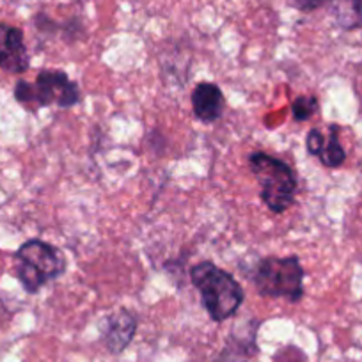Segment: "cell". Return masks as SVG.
Instances as JSON below:
<instances>
[{
  "instance_id": "277c9868",
  "label": "cell",
  "mask_w": 362,
  "mask_h": 362,
  "mask_svg": "<svg viewBox=\"0 0 362 362\" xmlns=\"http://www.w3.org/2000/svg\"><path fill=\"white\" fill-rule=\"evenodd\" d=\"M16 277L27 293L34 295L66 272V257L43 240H29L15 252Z\"/></svg>"
},
{
  "instance_id": "30bf717a",
  "label": "cell",
  "mask_w": 362,
  "mask_h": 362,
  "mask_svg": "<svg viewBox=\"0 0 362 362\" xmlns=\"http://www.w3.org/2000/svg\"><path fill=\"white\" fill-rule=\"evenodd\" d=\"M329 139L323 144L322 153L318 155L320 162L325 167H330V169H336V167H341L346 160V153H344V148L339 142V127L337 124H330L329 127Z\"/></svg>"
},
{
  "instance_id": "ba28073f",
  "label": "cell",
  "mask_w": 362,
  "mask_h": 362,
  "mask_svg": "<svg viewBox=\"0 0 362 362\" xmlns=\"http://www.w3.org/2000/svg\"><path fill=\"white\" fill-rule=\"evenodd\" d=\"M226 107L224 93L214 82L197 83L192 90V112L203 123H215L222 117Z\"/></svg>"
},
{
  "instance_id": "8fae6325",
  "label": "cell",
  "mask_w": 362,
  "mask_h": 362,
  "mask_svg": "<svg viewBox=\"0 0 362 362\" xmlns=\"http://www.w3.org/2000/svg\"><path fill=\"white\" fill-rule=\"evenodd\" d=\"M320 109V103L315 96L300 95L295 98V102L291 103V114H293V119L297 123H304L309 121Z\"/></svg>"
},
{
  "instance_id": "5b68a950",
  "label": "cell",
  "mask_w": 362,
  "mask_h": 362,
  "mask_svg": "<svg viewBox=\"0 0 362 362\" xmlns=\"http://www.w3.org/2000/svg\"><path fill=\"white\" fill-rule=\"evenodd\" d=\"M15 98L23 105L69 109L80 102V87L61 69H43L37 73L36 82L20 80L15 86Z\"/></svg>"
},
{
  "instance_id": "8992f818",
  "label": "cell",
  "mask_w": 362,
  "mask_h": 362,
  "mask_svg": "<svg viewBox=\"0 0 362 362\" xmlns=\"http://www.w3.org/2000/svg\"><path fill=\"white\" fill-rule=\"evenodd\" d=\"M100 330L107 350L112 354H121L137 332V318L128 309H117L102 320Z\"/></svg>"
},
{
  "instance_id": "52a82bcc",
  "label": "cell",
  "mask_w": 362,
  "mask_h": 362,
  "mask_svg": "<svg viewBox=\"0 0 362 362\" xmlns=\"http://www.w3.org/2000/svg\"><path fill=\"white\" fill-rule=\"evenodd\" d=\"M29 64L22 29L0 22V68L20 75L29 69Z\"/></svg>"
},
{
  "instance_id": "4fadbf2b",
  "label": "cell",
  "mask_w": 362,
  "mask_h": 362,
  "mask_svg": "<svg viewBox=\"0 0 362 362\" xmlns=\"http://www.w3.org/2000/svg\"><path fill=\"white\" fill-rule=\"evenodd\" d=\"M291 2H293L295 8L308 13V11H315V9L322 8L323 4H327V2H330V0H291Z\"/></svg>"
},
{
  "instance_id": "7a4b0ae2",
  "label": "cell",
  "mask_w": 362,
  "mask_h": 362,
  "mask_svg": "<svg viewBox=\"0 0 362 362\" xmlns=\"http://www.w3.org/2000/svg\"><path fill=\"white\" fill-rule=\"evenodd\" d=\"M249 167L261 187V201L272 214H284L295 203L297 176L283 160L263 151L250 153Z\"/></svg>"
},
{
  "instance_id": "6da1fadb",
  "label": "cell",
  "mask_w": 362,
  "mask_h": 362,
  "mask_svg": "<svg viewBox=\"0 0 362 362\" xmlns=\"http://www.w3.org/2000/svg\"><path fill=\"white\" fill-rule=\"evenodd\" d=\"M190 281L201 293L204 309L214 322H224L238 313L243 304V288L229 272L211 261H201L190 268Z\"/></svg>"
},
{
  "instance_id": "9c48e42d",
  "label": "cell",
  "mask_w": 362,
  "mask_h": 362,
  "mask_svg": "<svg viewBox=\"0 0 362 362\" xmlns=\"http://www.w3.org/2000/svg\"><path fill=\"white\" fill-rule=\"evenodd\" d=\"M330 4L341 27H362V0H330Z\"/></svg>"
},
{
  "instance_id": "3957f363",
  "label": "cell",
  "mask_w": 362,
  "mask_h": 362,
  "mask_svg": "<svg viewBox=\"0 0 362 362\" xmlns=\"http://www.w3.org/2000/svg\"><path fill=\"white\" fill-rule=\"evenodd\" d=\"M304 276L297 256H268L257 261L252 281L261 297L286 298L295 304L304 297Z\"/></svg>"
},
{
  "instance_id": "7c38bea8",
  "label": "cell",
  "mask_w": 362,
  "mask_h": 362,
  "mask_svg": "<svg viewBox=\"0 0 362 362\" xmlns=\"http://www.w3.org/2000/svg\"><path fill=\"white\" fill-rule=\"evenodd\" d=\"M323 144H325V137H323V134L318 130V128H313V130L308 134V137H305V149H308L309 155L318 156L320 153H322Z\"/></svg>"
}]
</instances>
